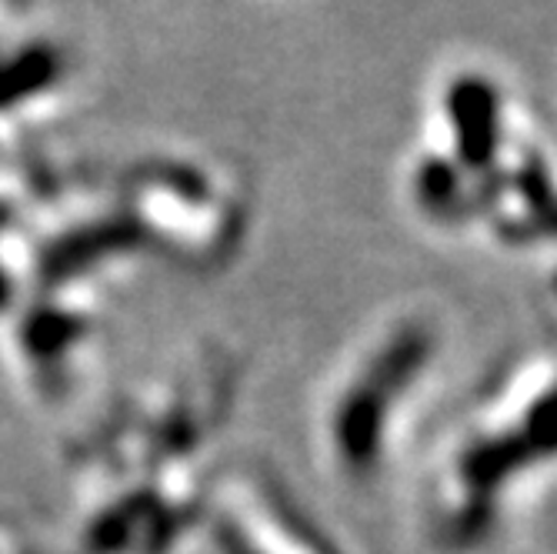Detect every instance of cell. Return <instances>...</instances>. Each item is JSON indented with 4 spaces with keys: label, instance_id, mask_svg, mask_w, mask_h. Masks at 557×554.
Wrapping results in <instances>:
<instances>
[{
    "label": "cell",
    "instance_id": "cell-2",
    "mask_svg": "<svg viewBox=\"0 0 557 554\" xmlns=\"http://www.w3.org/2000/svg\"><path fill=\"white\" fill-rule=\"evenodd\" d=\"M444 344L431 305H400L371 324L324 391V455L344 484H374L397 451V438Z\"/></svg>",
    "mask_w": 557,
    "mask_h": 554
},
{
    "label": "cell",
    "instance_id": "cell-1",
    "mask_svg": "<svg viewBox=\"0 0 557 554\" xmlns=\"http://www.w3.org/2000/svg\"><path fill=\"white\" fill-rule=\"evenodd\" d=\"M557 465V331L504 365L431 458L421 518L444 554L484 547L515 494Z\"/></svg>",
    "mask_w": 557,
    "mask_h": 554
}]
</instances>
